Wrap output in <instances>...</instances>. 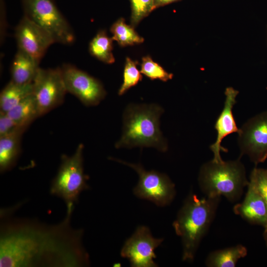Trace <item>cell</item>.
Returning <instances> with one entry per match:
<instances>
[{"instance_id":"6da1fadb","label":"cell","mask_w":267,"mask_h":267,"mask_svg":"<svg viewBox=\"0 0 267 267\" xmlns=\"http://www.w3.org/2000/svg\"><path fill=\"white\" fill-rule=\"evenodd\" d=\"M73 210V206L67 207L66 218L56 225L23 219L1 224L0 267L89 266L83 230L70 225Z\"/></svg>"},{"instance_id":"7a4b0ae2","label":"cell","mask_w":267,"mask_h":267,"mask_svg":"<svg viewBox=\"0 0 267 267\" xmlns=\"http://www.w3.org/2000/svg\"><path fill=\"white\" fill-rule=\"evenodd\" d=\"M220 197L199 198L190 193L178 211L173 226L181 238L183 261L193 262L203 238L216 215Z\"/></svg>"},{"instance_id":"3957f363","label":"cell","mask_w":267,"mask_h":267,"mask_svg":"<svg viewBox=\"0 0 267 267\" xmlns=\"http://www.w3.org/2000/svg\"><path fill=\"white\" fill-rule=\"evenodd\" d=\"M164 109L156 104L128 105L123 113L122 134L116 148L154 147L161 152L168 148L160 128Z\"/></svg>"},{"instance_id":"277c9868","label":"cell","mask_w":267,"mask_h":267,"mask_svg":"<svg viewBox=\"0 0 267 267\" xmlns=\"http://www.w3.org/2000/svg\"><path fill=\"white\" fill-rule=\"evenodd\" d=\"M198 180L201 190L207 197L223 196L232 202L239 199L249 183L240 158L220 162L212 160L204 163L200 169Z\"/></svg>"},{"instance_id":"5b68a950","label":"cell","mask_w":267,"mask_h":267,"mask_svg":"<svg viewBox=\"0 0 267 267\" xmlns=\"http://www.w3.org/2000/svg\"><path fill=\"white\" fill-rule=\"evenodd\" d=\"M83 149L84 145L80 143L73 155H62L60 166L51 183L50 193L63 199L67 206H74L81 192L89 188L86 183L88 178L84 172Z\"/></svg>"},{"instance_id":"8992f818","label":"cell","mask_w":267,"mask_h":267,"mask_svg":"<svg viewBox=\"0 0 267 267\" xmlns=\"http://www.w3.org/2000/svg\"><path fill=\"white\" fill-rule=\"evenodd\" d=\"M24 15L45 30L54 43L72 44L75 40L70 25L53 0H21Z\"/></svg>"},{"instance_id":"52a82bcc","label":"cell","mask_w":267,"mask_h":267,"mask_svg":"<svg viewBox=\"0 0 267 267\" xmlns=\"http://www.w3.org/2000/svg\"><path fill=\"white\" fill-rule=\"evenodd\" d=\"M110 159L131 167L137 173L138 181L133 190L136 197L149 200L160 207L167 206L173 201L176 194L175 185L165 174L146 171L140 164Z\"/></svg>"},{"instance_id":"ba28073f","label":"cell","mask_w":267,"mask_h":267,"mask_svg":"<svg viewBox=\"0 0 267 267\" xmlns=\"http://www.w3.org/2000/svg\"><path fill=\"white\" fill-rule=\"evenodd\" d=\"M32 87L40 117L61 105L67 92L60 67H39Z\"/></svg>"},{"instance_id":"9c48e42d","label":"cell","mask_w":267,"mask_h":267,"mask_svg":"<svg viewBox=\"0 0 267 267\" xmlns=\"http://www.w3.org/2000/svg\"><path fill=\"white\" fill-rule=\"evenodd\" d=\"M238 144L241 155H247L256 165L267 158V111L247 120L239 129Z\"/></svg>"},{"instance_id":"30bf717a","label":"cell","mask_w":267,"mask_h":267,"mask_svg":"<svg viewBox=\"0 0 267 267\" xmlns=\"http://www.w3.org/2000/svg\"><path fill=\"white\" fill-rule=\"evenodd\" d=\"M60 68L67 92L84 105L96 106L105 98L106 92L99 80L70 64Z\"/></svg>"},{"instance_id":"8fae6325","label":"cell","mask_w":267,"mask_h":267,"mask_svg":"<svg viewBox=\"0 0 267 267\" xmlns=\"http://www.w3.org/2000/svg\"><path fill=\"white\" fill-rule=\"evenodd\" d=\"M163 241V238L154 237L148 227L138 226L125 242L121 256L128 259L133 267H156L154 250Z\"/></svg>"},{"instance_id":"7c38bea8","label":"cell","mask_w":267,"mask_h":267,"mask_svg":"<svg viewBox=\"0 0 267 267\" xmlns=\"http://www.w3.org/2000/svg\"><path fill=\"white\" fill-rule=\"evenodd\" d=\"M14 37L18 48L39 64L48 48L55 43L48 33L24 15L15 28Z\"/></svg>"},{"instance_id":"4fadbf2b","label":"cell","mask_w":267,"mask_h":267,"mask_svg":"<svg viewBox=\"0 0 267 267\" xmlns=\"http://www.w3.org/2000/svg\"><path fill=\"white\" fill-rule=\"evenodd\" d=\"M225 98L222 111L216 120L215 128L217 132L215 142L210 146V148L214 154L213 160L216 162L222 161L221 151L227 152V149L222 147L221 143L223 139L229 134L238 133L232 109L236 102V98L238 91L232 87H228L225 90Z\"/></svg>"},{"instance_id":"5bb4252c","label":"cell","mask_w":267,"mask_h":267,"mask_svg":"<svg viewBox=\"0 0 267 267\" xmlns=\"http://www.w3.org/2000/svg\"><path fill=\"white\" fill-rule=\"evenodd\" d=\"M245 198L233 207L234 213L248 222L264 227L267 225V205L263 198L249 183Z\"/></svg>"},{"instance_id":"9a60e30c","label":"cell","mask_w":267,"mask_h":267,"mask_svg":"<svg viewBox=\"0 0 267 267\" xmlns=\"http://www.w3.org/2000/svg\"><path fill=\"white\" fill-rule=\"evenodd\" d=\"M27 129L18 128L13 133L0 137V171L11 169L16 164L21 151L22 135Z\"/></svg>"},{"instance_id":"2e32d148","label":"cell","mask_w":267,"mask_h":267,"mask_svg":"<svg viewBox=\"0 0 267 267\" xmlns=\"http://www.w3.org/2000/svg\"><path fill=\"white\" fill-rule=\"evenodd\" d=\"M39 65L29 55L17 48L10 68V81L19 84L32 83Z\"/></svg>"},{"instance_id":"e0dca14e","label":"cell","mask_w":267,"mask_h":267,"mask_svg":"<svg viewBox=\"0 0 267 267\" xmlns=\"http://www.w3.org/2000/svg\"><path fill=\"white\" fill-rule=\"evenodd\" d=\"M247 254L246 247L238 244L211 252L206 258L205 265L208 267H234L238 261Z\"/></svg>"},{"instance_id":"ac0fdd59","label":"cell","mask_w":267,"mask_h":267,"mask_svg":"<svg viewBox=\"0 0 267 267\" xmlns=\"http://www.w3.org/2000/svg\"><path fill=\"white\" fill-rule=\"evenodd\" d=\"M32 92V83L19 84L10 81L0 92V112H7Z\"/></svg>"},{"instance_id":"d6986e66","label":"cell","mask_w":267,"mask_h":267,"mask_svg":"<svg viewBox=\"0 0 267 267\" xmlns=\"http://www.w3.org/2000/svg\"><path fill=\"white\" fill-rule=\"evenodd\" d=\"M6 113L17 127L26 129L36 118L40 117L33 94L22 100Z\"/></svg>"},{"instance_id":"ffe728a7","label":"cell","mask_w":267,"mask_h":267,"mask_svg":"<svg viewBox=\"0 0 267 267\" xmlns=\"http://www.w3.org/2000/svg\"><path fill=\"white\" fill-rule=\"evenodd\" d=\"M112 38L104 30L99 31L90 41L89 51L94 57L105 63L111 64L115 59L112 53Z\"/></svg>"},{"instance_id":"44dd1931","label":"cell","mask_w":267,"mask_h":267,"mask_svg":"<svg viewBox=\"0 0 267 267\" xmlns=\"http://www.w3.org/2000/svg\"><path fill=\"white\" fill-rule=\"evenodd\" d=\"M113 40L122 46L142 43L144 40L134 31L133 26L127 25L123 18H120L111 27Z\"/></svg>"},{"instance_id":"7402d4cb","label":"cell","mask_w":267,"mask_h":267,"mask_svg":"<svg viewBox=\"0 0 267 267\" xmlns=\"http://www.w3.org/2000/svg\"><path fill=\"white\" fill-rule=\"evenodd\" d=\"M137 62L127 57L123 73V82L118 91V94L122 95L128 90L141 81L142 76L136 65Z\"/></svg>"},{"instance_id":"603a6c76","label":"cell","mask_w":267,"mask_h":267,"mask_svg":"<svg viewBox=\"0 0 267 267\" xmlns=\"http://www.w3.org/2000/svg\"><path fill=\"white\" fill-rule=\"evenodd\" d=\"M140 71L151 80L158 79L167 82L173 77L172 73L167 72L162 66L154 62L149 56L142 58Z\"/></svg>"},{"instance_id":"cb8c5ba5","label":"cell","mask_w":267,"mask_h":267,"mask_svg":"<svg viewBox=\"0 0 267 267\" xmlns=\"http://www.w3.org/2000/svg\"><path fill=\"white\" fill-rule=\"evenodd\" d=\"M131 1L133 27L136 26L155 8L154 0H131Z\"/></svg>"},{"instance_id":"d4e9b609","label":"cell","mask_w":267,"mask_h":267,"mask_svg":"<svg viewBox=\"0 0 267 267\" xmlns=\"http://www.w3.org/2000/svg\"><path fill=\"white\" fill-rule=\"evenodd\" d=\"M249 183L261 195L267 205V170L254 168L250 175Z\"/></svg>"},{"instance_id":"484cf974","label":"cell","mask_w":267,"mask_h":267,"mask_svg":"<svg viewBox=\"0 0 267 267\" xmlns=\"http://www.w3.org/2000/svg\"><path fill=\"white\" fill-rule=\"evenodd\" d=\"M18 128L6 113L0 112V137L9 134Z\"/></svg>"},{"instance_id":"4316f807","label":"cell","mask_w":267,"mask_h":267,"mask_svg":"<svg viewBox=\"0 0 267 267\" xmlns=\"http://www.w3.org/2000/svg\"><path fill=\"white\" fill-rule=\"evenodd\" d=\"M155 8L157 6L167 4L178 0H154Z\"/></svg>"},{"instance_id":"83f0119b","label":"cell","mask_w":267,"mask_h":267,"mask_svg":"<svg viewBox=\"0 0 267 267\" xmlns=\"http://www.w3.org/2000/svg\"><path fill=\"white\" fill-rule=\"evenodd\" d=\"M264 228H265V230L263 233V235H264V238L265 241L266 246L267 247V225L266 227H264Z\"/></svg>"},{"instance_id":"f1b7e54d","label":"cell","mask_w":267,"mask_h":267,"mask_svg":"<svg viewBox=\"0 0 267 267\" xmlns=\"http://www.w3.org/2000/svg\"></svg>"}]
</instances>
